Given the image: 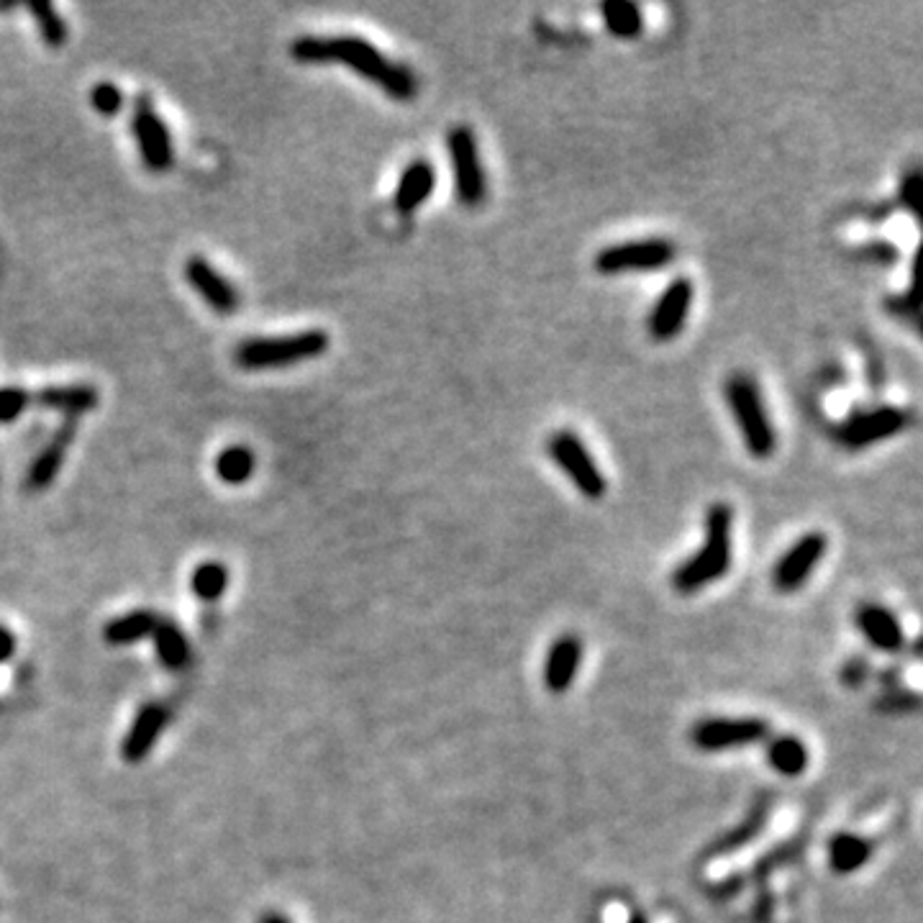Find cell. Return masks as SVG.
<instances>
[{
  "label": "cell",
  "instance_id": "1",
  "mask_svg": "<svg viewBox=\"0 0 923 923\" xmlns=\"http://www.w3.org/2000/svg\"><path fill=\"white\" fill-rule=\"evenodd\" d=\"M290 54L303 65L339 62L395 100H413L418 95L416 72L388 59L362 36H298L290 44Z\"/></svg>",
  "mask_w": 923,
  "mask_h": 923
},
{
  "label": "cell",
  "instance_id": "2",
  "mask_svg": "<svg viewBox=\"0 0 923 923\" xmlns=\"http://www.w3.org/2000/svg\"><path fill=\"white\" fill-rule=\"evenodd\" d=\"M734 511L729 503H713L706 513V541L703 547L685 559L675 572H672V590L680 595H693L698 590L708 588L716 580L726 577L731 570L734 559Z\"/></svg>",
  "mask_w": 923,
  "mask_h": 923
},
{
  "label": "cell",
  "instance_id": "3",
  "mask_svg": "<svg viewBox=\"0 0 923 923\" xmlns=\"http://www.w3.org/2000/svg\"><path fill=\"white\" fill-rule=\"evenodd\" d=\"M724 395L747 452L754 459H770L777 449V434L757 380L749 372H734L726 380Z\"/></svg>",
  "mask_w": 923,
  "mask_h": 923
},
{
  "label": "cell",
  "instance_id": "4",
  "mask_svg": "<svg viewBox=\"0 0 923 923\" xmlns=\"http://www.w3.org/2000/svg\"><path fill=\"white\" fill-rule=\"evenodd\" d=\"M331 336L321 329L298 331L288 336H257L236 347V365L244 370H275L298 365L329 352Z\"/></svg>",
  "mask_w": 923,
  "mask_h": 923
},
{
  "label": "cell",
  "instance_id": "5",
  "mask_svg": "<svg viewBox=\"0 0 923 923\" xmlns=\"http://www.w3.org/2000/svg\"><path fill=\"white\" fill-rule=\"evenodd\" d=\"M677 259L675 242L665 236H649L603 247L593 259L598 275H631V272H657L670 267Z\"/></svg>",
  "mask_w": 923,
  "mask_h": 923
},
{
  "label": "cell",
  "instance_id": "6",
  "mask_svg": "<svg viewBox=\"0 0 923 923\" xmlns=\"http://www.w3.org/2000/svg\"><path fill=\"white\" fill-rule=\"evenodd\" d=\"M547 454L585 498L600 500L606 495V475H603L600 465L593 459V454H590L588 444H585L583 436L577 434V431H554L547 439Z\"/></svg>",
  "mask_w": 923,
  "mask_h": 923
},
{
  "label": "cell",
  "instance_id": "7",
  "mask_svg": "<svg viewBox=\"0 0 923 923\" xmlns=\"http://www.w3.org/2000/svg\"><path fill=\"white\" fill-rule=\"evenodd\" d=\"M447 152L454 170V193L465 208L483 206L488 195L483 157L477 147V136L470 126H454L447 134Z\"/></svg>",
  "mask_w": 923,
  "mask_h": 923
},
{
  "label": "cell",
  "instance_id": "8",
  "mask_svg": "<svg viewBox=\"0 0 923 923\" xmlns=\"http://www.w3.org/2000/svg\"><path fill=\"white\" fill-rule=\"evenodd\" d=\"M908 424H911V413H908L906 408H867V411H859L854 413V416H849L847 421H841L834 429V439L841 449L859 452V449H867L872 447V444L893 439L900 431H906Z\"/></svg>",
  "mask_w": 923,
  "mask_h": 923
},
{
  "label": "cell",
  "instance_id": "9",
  "mask_svg": "<svg viewBox=\"0 0 923 923\" xmlns=\"http://www.w3.org/2000/svg\"><path fill=\"white\" fill-rule=\"evenodd\" d=\"M829 549V536L824 531H808L798 541L790 544V549L782 554L772 567V588L782 595H790L800 590L811 580L813 570L821 565Z\"/></svg>",
  "mask_w": 923,
  "mask_h": 923
},
{
  "label": "cell",
  "instance_id": "10",
  "mask_svg": "<svg viewBox=\"0 0 923 923\" xmlns=\"http://www.w3.org/2000/svg\"><path fill=\"white\" fill-rule=\"evenodd\" d=\"M770 736V724L762 718H708L690 731V741L700 752H729L759 744Z\"/></svg>",
  "mask_w": 923,
  "mask_h": 923
},
{
  "label": "cell",
  "instance_id": "11",
  "mask_svg": "<svg viewBox=\"0 0 923 923\" xmlns=\"http://www.w3.org/2000/svg\"><path fill=\"white\" fill-rule=\"evenodd\" d=\"M131 131H134L136 149L142 157L144 167L152 172H167L175 162V147H172V134L167 124L154 111L152 100L139 98L131 116Z\"/></svg>",
  "mask_w": 923,
  "mask_h": 923
},
{
  "label": "cell",
  "instance_id": "12",
  "mask_svg": "<svg viewBox=\"0 0 923 923\" xmlns=\"http://www.w3.org/2000/svg\"><path fill=\"white\" fill-rule=\"evenodd\" d=\"M695 288L690 277H675L662 295L654 303L652 313H649L647 331L654 341L667 344V341L677 339L688 324L690 308H693Z\"/></svg>",
  "mask_w": 923,
  "mask_h": 923
},
{
  "label": "cell",
  "instance_id": "13",
  "mask_svg": "<svg viewBox=\"0 0 923 923\" xmlns=\"http://www.w3.org/2000/svg\"><path fill=\"white\" fill-rule=\"evenodd\" d=\"M185 277H188L190 288L206 300L216 313L234 316L239 311L242 300H239L234 283H231L229 277L221 275L206 257H190L188 265H185Z\"/></svg>",
  "mask_w": 923,
  "mask_h": 923
},
{
  "label": "cell",
  "instance_id": "14",
  "mask_svg": "<svg viewBox=\"0 0 923 923\" xmlns=\"http://www.w3.org/2000/svg\"><path fill=\"white\" fill-rule=\"evenodd\" d=\"M854 626L867 639V644L885 654H898L906 647V631L898 616L880 603H862L854 613Z\"/></svg>",
  "mask_w": 923,
  "mask_h": 923
},
{
  "label": "cell",
  "instance_id": "15",
  "mask_svg": "<svg viewBox=\"0 0 923 923\" xmlns=\"http://www.w3.org/2000/svg\"><path fill=\"white\" fill-rule=\"evenodd\" d=\"M583 665V641L580 636L565 634L554 641L544 662V685L549 693L562 695L572 688Z\"/></svg>",
  "mask_w": 923,
  "mask_h": 923
},
{
  "label": "cell",
  "instance_id": "16",
  "mask_svg": "<svg viewBox=\"0 0 923 923\" xmlns=\"http://www.w3.org/2000/svg\"><path fill=\"white\" fill-rule=\"evenodd\" d=\"M77 436V418H65L59 429L54 431V436L49 439L47 447L42 449V454L34 459V465L29 467V477L26 485L31 490H44L54 483V477L59 475L62 465L67 459V449Z\"/></svg>",
  "mask_w": 923,
  "mask_h": 923
},
{
  "label": "cell",
  "instance_id": "17",
  "mask_svg": "<svg viewBox=\"0 0 923 923\" xmlns=\"http://www.w3.org/2000/svg\"><path fill=\"white\" fill-rule=\"evenodd\" d=\"M436 190V170L429 159H413L406 170L400 172V180L395 185L393 206L400 216H413L418 208L424 206L426 200L434 195Z\"/></svg>",
  "mask_w": 923,
  "mask_h": 923
},
{
  "label": "cell",
  "instance_id": "18",
  "mask_svg": "<svg viewBox=\"0 0 923 923\" xmlns=\"http://www.w3.org/2000/svg\"><path fill=\"white\" fill-rule=\"evenodd\" d=\"M167 724V708L162 703H149L142 711L136 713L134 724H131L129 734H126L124 744H121V754L126 762L136 765L142 762L152 747L157 744V736L162 734Z\"/></svg>",
  "mask_w": 923,
  "mask_h": 923
},
{
  "label": "cell",
  "instance_id": "19",
  "mask_svg": "<svg viewBox=\"0 0 923 923\" xmlns=\"http://www.w3.org/2000/svg\"><path fill=\"white\" fill-rule=\"evenodd\" d=\"M34 400L49 411L65 413V418H77L93 411L100 403V395L93 385H49L39 390Z\"/></svg>",
  "mask_w": 923,
  "mask_h": 923
},
{
  "label": "cell",
  "instance_id": "20",
  "mask_svg": "<svg viewBox=\"0 0 923 923\" xmlns=\"http://www.w3.org/2000/svg\"><path fill=\"white\" fill-rule=\"evenodd\" d=\"M872 844L857 834H836L829 844V865L836 875H852L870 862Z\"/></svg>",
  "mask_w": 923,
  "mask_h": 923
},
{
  "label": "cell",
  "instance_id": "21",
  "mask_svg": "<svg viewBox=\"0 0 923 923\" xmlns=\"http://www.w3.org/2000/svg\"><path fill=\"white\" fill-rule=\"evenodd\" d=\"M152 636L159 662H162L167 670H185V667L190 665V659H193L190 641L185 639L183 631L177 629V624H172V621L165 618V621H159Z\"/></svg>",
  "mask_w": 923,
  "mask_h": 923
},
{
  "label": "cell",
  "instance_id": "22",
  "mask_svg": "<svg viewBox=\"0 0 923 923\" xmlns=\"http://www.w3.org/2000/svg\"><path fill=\"white\" fill-rule=\"evenodd\" d=\"M767 762L782 777H798L808 770V749L798 736H777L767 747Z\"/></svg>",
  "mask_w": 923,
  "mask_h": 923
},
{
  "label": "cell",
  "instance_id": "23",
  "mask_svg": "<svg viewBox=\"0 0 923 923\" xmlns=\"http://www.w3.org/2000/svg\"><path fill=\"white\" fill-rule=\"evenodd\" d=\"M159 618L154 611H131L126 616L113 618L111 624L106 626V641L113 647H124V644H136V641L147 639L157 629Z\"/></svg>",
  "mask_w": 923,
  "mask_h": 923
},
{
  "label": "cell",
  "instance_id": "24",
  "mask_svg": "<svg viewBox=\"0 0 923 923\" xmlns=\"http://www.w3.org/2000/svg\"><path fill=\"white\" fill-rule=\"evenodd\" d=\"M603 21H606L608 34L618 36V39H634L644 31V18H641V8L629 0H608L600 6Z\"/></svg>",
  "mask_w": 923,
  "mask_h": 923
},
{
  "label": "cell",
  "instance_id": "25",
  "mask_svg": "<svg viewBox=\"0 0 923 923\" xmlns=\"http://www.w3.org/2000/svg\"><path fill=\"white\" fill-rule=\"evenodd\" d=\"M254 467H257L254 452L249 447H242V444L226 447L216 457V475L226 485H244L247 480H252Z\"/></svg>",
  "mask_w": 923,
  "mask_h": 923
},
{
  "label": "cell",
  "instance_id": "26",
  "mask_svg": "<svg viewBox=\"0 0 923 923\" xmlns=\"http://www.w3.org/2000/svg\"><path fill=\"white\" fill-rule=\"evenodd\" d=\"M26 8H29V13L34 16L36 29H39V34H42L44 44L52 49L65 47L67 24H65V18L57 13V8H54L52 3H47V0H34V3H29Z\"/></svg>",
  "mask_w": 923,
  "mask_h": 923
},
{
  "label": "cell",
  "instance_id": "27",
  "mask_svg": "<svg viewBox=\"0 0 923 923\" xmlns=\"http://www.w3.org/2000/svg\"><path fill=\"white\" fill-rule=\"evenodd\" d=\"M190 588L203 603H213L229 588V570L221 562H203V565L195 567Z\"/></svg>",
  "mask_w": 923,
  "mask_h": 923
},
{
  "label": "cell",
  "instance_id": "28",
  "mask_svg": "<svg viewBox=\"0 0 923 923\" xmlns=\"http://www.w3.org/2000/svg\"><path fill=\"white\" fill-rule=\"evenodd\" d=\"M90 106H93V111L98 113V116L113 118L124 108V93L113 83H98L90 90Z\"/></svg>",
  "mask_w": 923,
  "mask_h": 923
},
{
  "label": "cell",
  "instance_id": "29",
  "mask_svg": "<svg viewBox=\"0 0 923 923\" xmlns=\"http://www.w3.org/2000/svg\"><path fill=\"white\" fill-rule=\"evenodd\" d=\"M767 808H770V803H765V806H762V811H754L752 816L747 818V821H744V824L739 826V829L736 831H731L729 836H726V844H721V847H716L718 852H729V849H736L739 847V844H747L749 839H752L754 834H757V831H762V826H765V818H767Z\"/></svg>",
  "mask_w": 923,
  "mask_h": 923
},
{
  "label": "cell",
  "instance_id": "30",
  "mask_svg": "<svg viewBox=\"0 0 923 923\" xmlns=\"http://www.w3.org/2000/svg\"><path fill=\"white\" fill-rule=\"evenodd\" d=\"M31 403V395L21 388H0V424H11L26 406Z\"/></svg>",
  "mask_w": 923,
  "mask_h": 923
},
{
  "label": "cell",
  "instance_id": "31",
  "mask_svg": "<svg viewBox=\"0 0 923 923\" xmlns=\"http://www.w3.org/2000/svg\"><path fill=\"white\" fill-rule=\"evenodd\" d=\"M921 190H923L921 172L918 170L906 172L903 180H900L898 200H900V206L906 208V211H911L913 216H921Z\"/></svg>",
  "mask_w": 923,
  "mask_h": 923
},
{
  "label": "cell",
  "instance_id": "32",
  "mask_svg": "<svg viewBox=\"0 0 923 923\" xmlns=\"http://www.w3.org/2000/svg\"><path fill=\"white\" fill-rule=\"evenodd\" d=\"M888 311L893 313V316L908 318V321H913V324H916V316H918L916 285H913V288L908 290L906 295H898V298H890V300H888Z\"/></svg>",
  "mask_w": 923,
  "mask_h": 923
},
{
  "label": "cell",
  "instance_id": "33",
  "mask_svg": "<svg viewBox=\"0 0 923 923\" xmlns=\"http://www.w3.org/2000/svg\"><path fill=\"white\" fill-rule=\"evenodd\" d=\"M13 647H16L13 634L6 629V626H0V665H3V662H6V659L11 657Z\"/></svg>",
  "mask_w": 923,
  "mask_h": 923
},
{
  "label": "cell",
  "instance_id": "34",
  "mask_svg": "<svg viewBox=\"0 0 923 923\" xmlns=\"http://www.w3.org/2000/svg\"><path fill=\"white\" fill-rule=\"evenodd\" d=\"M259 923H290V921L280 916V913H265V916L259 918Z\"/></svg>",
  "mask_w": 923,
  "mask_h": 923
},
{
  "label": "cell",
  "instance_id": "35",
  "mask_svg": "<svg viewBox=\"0 0 923 923\" xmlns=\"http://www.w3.org/2000/svg\"><path fill=\"white\" fill-rule=\"evenodd\" d=\"M629 923H649V921H647V916H644V913H634V916L629 918Z\"/></svg>",
  "mask_w": 923,
  "mask_h": 923
}]
</instances>
